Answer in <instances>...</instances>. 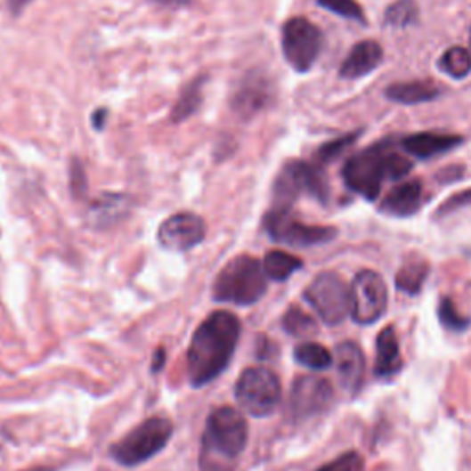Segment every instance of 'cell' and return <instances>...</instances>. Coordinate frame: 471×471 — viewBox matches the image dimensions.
<instances>
[{"label":"cell","mask_w":471,"mask_h":471,"mask_svg":"<svg viewBox=\"0 0 471 471\" xmlns=\"http://www.w3.org/2000/svg\"><path fill=\"white\" fill-rule=\"evenodd\" d=\"M438 319L446 329L450 331H464L469 326V319L460 315L455 308V304L450 298H442L438 306Z\"/></svg>","instance_id":"31"},{"label":"cell","mask_w":471,"mask_h":471,"mask_svg":"<svg viewBox=\"0 0 471 471\" xmlns=\"http://www.w3.org/2000/svg\"><path fill=\"white\" fill-rule=\"evenodd\" d=\"M155 3L164 4V6H183L186 0H155Z\"/></svg>","instance_id":"38"},{"label":"cell","mask_w":471,"mask_h":471,"mask_svg":"<svg viewBox=\"0 0 471 471\" xmlns=\"http://www.w3.org/2000/svg\"><path fill=\"white\" fill-rule=\"evenodd\" d=\"M127 198L120 193H105L98 201H94L91 214L94 217V225H109L113 223L117 217L126 214Z\"/></svg>","instance_id":"24"},{"label":"cell","mask_w":471,"mask_h":471,"mask_svg":"<svg viewBox=\"0 0 471 471\" xmlns=\"http://www.w3.org/2000/svg\"><path fill=\"white\" fill-rule=\"evenodd\" d=\"M262 265H264L267 279H271L274 282L288 280L289 276H293V272H296L298 269L304 267L300 258L288 255L284 251H269L265 255Z\"/></svg>","instance_id":"22"},{"label":"cell","mask_w":471,"mask_h":471,"mask_svg":"<svg viewBox=\"0 0 471 471\" xmlns=\"http://www.w3.org/2000/svg\"><path fill=\"white\" fill-rule=\"evenodd\" d=\"M438 67L453 79H464L471 74V53L462 46H451L442 53Z\"/></svg>","instance_id":"26"},{"label":"cell","mask_w":471,"mask_h":471,"mask_svg":"<svg viewBox=\"0 0 471 471\" xmlns=\"http://www.w3.org/2000/svg\"><path fill=\"white\" fill-rule=\"evenodd\" d=\"M248 440V426L234 407H217L207 420L199 457L201 471H232Z\"/></svg>","instance_id":"3"},{"label":"cell","mask_w":471,"mask_h":471,"mask_svg":"<svg viewBox=\"0 0 471 471\" xmlns=\"http://www.w3.org/2000/svg\"><path fill=\"white\" fill-rule=\"evenodd\" d=\"M174 434V424L166 417H151L141 426H136L124 438L115 442L109 450V455L115 462L126 467L144 464L158 455Z\"/></svg>","instance_id":"5"},{"label":"cell","mask_w":471,"mask_h":471,"mask_svg":"<svg viewBox=\"0 0 471 471\" xmlns=\"http://www.w3.org/2000/svg\"><path fill=\"white\" fill-rule=\"evenodd\" d=\"M271 98V87L265 77L262 76H248L243 85L240 87L238 94L234 96L232 107L236 113L243 118H251L253 115H256L258 110H262L267 102Z\"/></svg>","instance_id":"18"},{"label":"cell","mask_w":471,"mask_h":471,"mask_svg":"<svg viewBox=\"0 0 471 471\" xmlns=\"http://www.w3.org/2000/svg\"><path fill=\"white\" fill-rule=\"evenodd\" d=\"M70 175H72L70 183H72L74 193H77V196L81 193V196H83V193H85V190H87V179H85V172H83V166L79 164V160L72 162Z\"/></svg>","instance_id":"34"},{"label":"cell","mask_w":471,"mask_h":471,"mask_svg":"<svg viewBox=\"0 0 471 471\" xmlns=\"http://www.w3.org/2000/svg\"><path fill=\"white\" fill-rule=\"evenodd\" d=\"M427 274H429V265L424 260H409L407 264L402 265V269L396 274V286L398 289L409 295H417L422 289Z\"/></svg>","instance_id":"25"},{"label":"cell","mask_w":471,"mask_h":471,"mask_svg":"<svg viewBox=\"0 0 471 471\" xmlns=\"http://www.w3.org/2000/svg\"><path fill=\"white\" fill-rule=\"evenodd\" d=\"M424 203V186L418 179H412L394 186L386 193L379 210L383 214L396 215V217H409L417 214Z\"/></svg>","instance_id":"17"},{"label":"cell","mask_w":471,"mask_h":471,"mask_svg":"<svg viewBox=\"0 0 471 471\" xmlns=\"http://www.w3.org/2000/svg\"><path fill=\"white\" fill-rule=\"evenodd\" d=\"M164 361H166V350L164 348H158L153 355V365H151V372H158L162 367H164Z\"/></svg>","instance_id":"37"},{"label":"cell","mask_w":471,"mask_h":471,"mask_svg":"<svg viewBox=\"0 0 471 471\" xmlns=\"http://www.w3.org/2000/svg\"><path fill=\"white\" fill-rule=\"evenodd\" d=\"M317 4L331 13H336L343 19H350V20H357L361 24H367V17L363 8L359 6L355 0H317Z\"/></svg>","instance_id":"30"},{"label":"cell","mask_w":471,"mask_h":471,"mask_svg":"<svg viewBox=\"0 0 471 471\" xmlns=\"http://www.w3.org/2000/svg\"><path fill=\"white\" fill-rule=\"evenodd\" d=\"M295 361L310 370H326L334 365V355L319 343H300L295 352Z\"/></svg>","instance_id":"23"},{"label":"cell","mask_w":471,"mask_h":471,"mask_svg":"<svg viewBox=\"0 0 471 471\" xmlns=\"http://www.w3.org/2000/svg\"><path fill=\"white\" fill-rule=\"evenodd\" d=\"M383 63V48L374 39H365L353 45L345 58L339 76L343 79H359L374 72Z\"/></svg>","instance_id":"16"},{"label":"cell","mask_w":471,"mask_h":471,"mask_svg":"<svg viewBox=\"0 0 471 471\" xmlns=\"http://www.w3.org/2000/svg\"><path fill=\"white\" fill-rule=\"evenodd\" d=\"M208 81V76H198L191 79L188 85L183 89L174 110H172V122L181 124L188 120L193 113H198V109L203 103V93H205V83Z\"/></svg>","instance_id":"21"},{"label":"cell","mask_w":471,"mask_h":471,"mask_svg":"<svg viewBox=\"0 0 471 471\" xmlns=\"http://www.w3.org/2000/svg\"><path fill=\"white\" fill-rule=\"evenodd\" d=\"M336 361L341 389L350 394L361 391L367 374V359L363 350L352 341H345L337 346Z\"/></svg>","instance_id":"15"},{"label":"cell","mask_w":471,"mask_h":471,"mask_svg":"<svg viewBox=\"0 0 471 471\" xmlns=\"http://www.w3.org/2000/svg\"><path fill=\"white\" fill-rule=\"evenodd\" d=\"M304 298L328 326L341 324L352 310L350 288L336 272H321L304 291Z\"/></svg>","instance_id":"8"},{"label":"cell","mask_w":471,"mask_h":471,"mask_svg":"<svg viewBox=\"0 0 471 471\" xmlns=\"http://www.w3.org/2000/svg\"><path fill=\"white\" fill-rule=\"evenodd\" d=\"M32 3L34 0H8V6L13 15H20Z\"/></svg>","instance_id":"36"},{"label":"cell","mask_w":471,"mask_h":471,"mask_svg":"<svg viewBox=\"0 0 471 471\" xmlns=\"http://www.w3.org/2000/svg\"><path fill=\"white\" fill-rule=\"evenodd\" d=\"M240 336L241 322L229 312H214L198 326L186 353L191 386H205L229 369Z\"/></svg>","instance_id":"1"},{"label":"cell","mask_w":471,"mask_h":471,"mask_svg":"<svg viewBox=\"0 0 471 471\" xmlns=\"http://www.w3.org/2000/svg\"><path fill=\"white\" fill-rule=\"evenodd\" d=\"M359 136H361V131H352L348 134L336 138V141H329V142L322 144L315 155V162L319 166L334 162L336 158H339L346 150H350L359 141Z\"/></svg>","instance_id":"29"},{"label":"cell","mask_w":471,"mask_h":471,"mask_svg":"<svg viewBox=\"0 0 471 471\" xmlns=\"http://www.w3.org/2000/svg\"><path fill=\"white\" fill-rule=\"evenodd\" d=\"M234 396L245 412L264 418L280 405L282 385L272 370L265 367H251L240 374Z\"/></svg>","instance_id":"7"},{"label":"cell","mask_w":471,"mask_h":471,"mask_svg":"<svg viewBox=\"0 0 471 471\" xmlns=\"http://www.w3.org/2000/svg\"><path fill=\"white\" fill-rule=\"evenodd\" d=\"M334 400V386L321 376H300L295 379L289 394V417L308 420L321 414Z\"/></svg>","instance_id":"12"},{"label":"cell","mask_w":471,"mask_h":471,"mask_svg":"<svg viewBox=\"0 0 471 471\" xmlns=\"http://www.w3.org/2000/svg\"><path fill=\"white\" fill-rule=\"evenodd\" d=\"M469 41H471V32H469Z\"/></svg>","instance_id":"39"},{"label":"cell","mask_w":471,"mask_h":471,"mask_svg":"<svg viewBox=\"0 0 471 471\" xmlns=\"http://www.w3.org/2000/svg\"><path fill=\"white\" fill-rule=\"evenodd\" d=\"M264 227L271 240L276 243H284L289 247H315L329 243L337 238L336 227H321V225H306L295 219L289 208L272 207L265 219Z\"/></svg>","instance_id":"9"},{"label":"cell","mask_w":471,"mask_h":471,"mask_svg":"<svg viewBox=\"0 0 471 471\" xmlns=\"http://www.w3.org/2000/svg\"><path fill=\"white\" fill-rule=\"evenodd\" d=\"M412 162L394 151L393 138L353 153L343 166L345 184L359 196L376 201L381 193L383 181H400L409 175Z\"/></svg>","instance_id":"2"},{"label":"cell","mask_w":471,"mask_h":471,"mask_svg":"<svg viewBox=\"0 0 471 471\" xmlns=\"http://www.w3.org/2000/svg\"><path fill=\"white\" fill-rule=\"evenodd\" d=\"M107 117H109V110L105 107H100L96 109L93 113V127L96 131H102L105 127V122H107Z\"/></svg>","instance_id":"35"},{"label":"cell","mask_w":471,"mask_h":471,"mask_svg":"<svg viewBox=\"0 0 471 471\" xmlns=\"http://www.w3.org/2000/svg\"><path fill=\"white\" fill-rule=\"evenodd\" d=\"M420 10H418V3L417 0H394V3L385 10V17L383 22L385 26H391V28H407L410 24H414L418 20Z\"/></svg>","instance_id":"27"},{"label":"cell","mask_w":471,"mask_h":471,"mask_svg":"<svg viewBox=\"0 0 471 471\" xmlns=\"http://www.w3.org/2000/svg\"><path fill=\"white\" fill-rule=\"evenodd\" d=\"M352 310L350 315L357 324L378 322L389 306V291L381 276L374 271L359 272L350 286Z\"/></svg>","instance_id":"11"},{"label":"cell","mask_w":471,"mask_h":471,"mask_svg":"<svg viewBox=\"0 0 471 471\" xmlns=\"http://www.w3.org/2000/svg\"><path fill=\"white\" fill-rule=\"evenodd\" d=\"M267 291L264 265L248 255L236 256L219 271L214 280L212 296L215 302H231L236 306H251Z\"/></svg>","instance_id":"4"},{"label":"cell","mask_w":471,"mask_h":471,"mask_svg":"<svg viewBox=\"0 0 471 471\" xmlns=\"http://www.w3.org/2000/svg\"><path fill=\"white\" fill-rule=\"evenodd\" d=\"M319 471H365V460L359 453L348 451L337 457L336 460L328 462Z\"/></svg>","instance_id":"32"},{"label":"cell","mask_w":471,"mask_h":471,"mask_svg":"<svg viewBox=\"0 0 471 471\" xmlns=\"http://www.w3.org/2000/svg\"><path fill=\"white\" fill-rule=\"evenodd\" d=\"M464 144V136L451 134V133H438V131H424L407 134L400 141L403 151L417 158H433L442 153H450L455 148Z\"/></svg>","instance_id":"14"},{"label":"cell","mask_w":471,"mask_h":471,"mask_svg":"<svg viewBox=\"0 0 471 471\" xmlns=\"http://www.w3.org/2000/svg\"><path fill=\"white\" fill-rule=\"evenodd\" d=\"M282 326L288 334L293 337L306 339V337H313L319 334V326H317L315 319L296 306H293L286 312V315L282 319Z\"/></svg>","instance_id":"28"},{"label":"cell","mask_w":471,"mask_h":471,"mask_svg":"<svg viewBox=\"0 0 471 471\" xmlns=\"http://www.w3.org/2000/svg\"><path fill=\"white\" fill-rule=\"evenodd\" d=\"M471 207V188L469 190H462L455 196H451L444 205H440V208L436 210V215H450L460 208H467Z\"/></svg>","instance_id":"33"},{"label":"cell","mask_w":471,"mask_h":471,"mask_svg":"<svg viewBox=\"0 0 471 471\" xmlns=\"http://www.w3.org/2000/svg\"><path fill=\"white\" fill-rule=\"evenodd\" d=\"M442 94V89L431 79H414V81H398L386 87L385 96L391 102L402 105H418L436 100Z\"/></svg>","instance_id":"20"},{"label":"cell","mask_w":471,"mask_h":471,"mask_svg":"<svg viewBox=\"0 0 471 471\" xmlns=\"http://www.w3.org/2000/svg\"><path fill=\"white\" fill-rule=\"evenodd\" d=\"M302 193H308V196L319 199L321 203L328 201L329 188L322 166L317 162L289 160L272 186L274 207L289 208Z\"/></svg>","instance_id":"6"},{"label":"cell","mask_w":471,"mask_h":471,"mask_svg":"<svg viewBox=\"0 0 471 471\" xmlns=\"http://www.w3.org/2000/svg\"><path fill=\"white\" fill-rule=\"evenodd\" d=\"M403 367L400 343L393 326H386L376 341V363L374 374L378 378H391Z\"/></svg>","instance_id":"19"},{"label":"cell","mask_w":471,"mask_h":471,"mask_svg":"<svg viewBox=\"0 0 471 471\" xmlns=\"http://www.w3.org/2000/svg\"><path fill=\"white\" fill-rule=\"evenodd\" d=\"M207 236L205 219L191 212H179L168 217L158 227L157 238L160 247L166 251L186 253L190 248L198 247Z\"/></svg>","instance_id":"13"},{"label":"cell","mask_w":471,"mask_h":471,"mask_svg":"<svg viewBox=\"0 0 471 471\" xmlns=\"http://www.w3.org/2000/svg\"><path fill=\"white\" fill-rule=\"evenodd\" d=\"M282 52L293 70L308 72L322 52V34L306 17H293L282 28Z\"/></svg>","instance_id":"10"}]
</instances>
